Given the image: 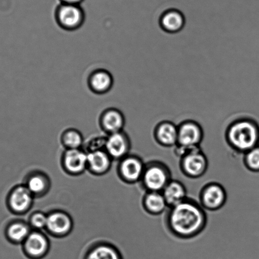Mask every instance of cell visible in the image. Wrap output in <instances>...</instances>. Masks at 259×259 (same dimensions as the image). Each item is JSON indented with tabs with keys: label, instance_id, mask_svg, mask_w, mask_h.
I'll list each match as a JSON object with an SVG mask.
<instances>
[{
	"label": "cell",
	"instance_id": "cell-23",
	"mask_svg": "<svg viewBox=\"0 0 259 259\" xmlns=\"http://www.w3.org/2000/svg\"><path fill=\"white\" fill-rule=\"evenodd\" d=\"M168 207H173L187 199V190L180 181L172 180L162 192Z\"/></svg>",
	"mask_w": 259,
	"mask_h": 259
},
{
	"label": "cell",
	"instance_id": "cell-13",
	"mask_svg": "<svg viewBox=\"0 0 259 259\" xmlns=\"http://www.w3.org/2000/svg\"><path fill=\"white\" fill-rule=\"evenodd\" d=\"M132 142L124 131L107 135L105 138L104 150L113 160L119 161L130 154Z\"/></svg>",
	"mask_w": 259,
	"mask_h": 259
},
{
	"label": "cell",
	"instance_id": "cell-8",
	"mask_svg": "<svg viewBox=\"0 0 259 259\" xmlns=\"http://www.w3.org/2000/svg\"><path fill=\"white\" fill-rule=\"evenodd\" d=\"M21 246L27 258L44 259L50 252L51 242L44 231L32 230Z\"/></svg>",
	"mask_w": 259,
	"mask_h": 259
},
{
	"label": "cell",
	"instance_id": "cell-4",
	"mask_svg": "<svg viewBox=\"0 0 259 259\" xmlns=\"http://www.w3.org/2000/svg\"><path fill=\"white\" fill-rule=\"evenodd\" d=\"M182 174L190 179H198L207 172L208 160L200 147L190 148L180 158Z\"/></svg>",
	"mask_w": 259,
	"mask_h": 259
},
{
	"label": "cell",
	"instance_id": "cell-3",
	"mask_svg": "<svg viewBox=\"0 0 259 259\" xmlns=\"http://www.w3.org/2000/svg\"><path fill=\"white\" fill-rule=\"evenodd\" d=\"M172 180L170 168L165 163L152 160L146 163L140 183L146 192H162Z\"/></svg>",
	"mask_w": 259,
	"mask_h": 259
},
{
	"label": "cell",
	"instance_id": "cell-18",
	"mask_svg": "<svg viewBox=\"0 0 259 259\" xmlns=\"http://www.w3.org/2000/svg\"><path fill=\"white\" fill-rule=\"evenodd\" d=\"M82 259H123V256L114 244L100 241L89 246Z\"/></svg>",
	"mask_w": 259,
	"mask_h": 259
},
{
	"label": "cell",
	"instance_id": "cell-14",
	"mask_svg": "<svg viewBox=\"0 0 259 259\" xmlns=\"http://www.w3.org/2000/svg\"><path fill=\"white\" fill-rule=\"evenodd\" d=\"M23 184L36 198H41L50 192L52 181L44 171L33 170L27 173L24 177Z\"/></svg>",
	"mask_w": 259,
	"mask_h": 259
},
{
	"label": "cell",
	"instance_id": "cell-21",
	"mask_svg": "<svg viewBox=\"0 0 259 259\" xmlns=\"http://www.w3.org/2000/svg\"><path fill=\"white\" fill-rule=\"evenodd\" d=\"M158 22L163 31L175 34L182 31L184 28L186 19L182 12L178 9H170L163 12Z\"/></svg>",
	"mask_w": 259,
	"mask_h": 259
},
{
	"label": "cell",
	"instance_id": "cell-20",
	"mask_svg": "<svg viewBox=\"0 0 259 259\" xmlns=\"http://www.w3.org/2000/svg\"><path fill=\"white\" fill-rule=\"evenodd\" d=\"M114 85V78L107 70H95L88 78V85L93 93L97 95L107 94Z\"/></svg>",
	"mask_w": 259,
	"mask_h": 259
},
{
	"label": "cell",
	"instance_id": "cell-25",
	"mask_svg": "<svg viewBox=\"0 0 259 259\" xmlns=\"http://www.w3.org/2000/svg\"><path fill=\"white\" fill-rule=\"evenodd\" d=\"M243 162L249 172H259V145L243 154Z\"/></svg>",
	"mask_w": 259,
	"mask_h": 259
},
{
	"label": "cell",
	"instance_id": "cell-24",
	"mask_svg": "<svg viewBox=\"0 0 259 259\" xmlns=\"http://www.w3.org/2000/svg\"><path fill=\"white\" fill-rule=\"evenodd\" d=\"M60 143L65 150L80 149L84 143V137L79 130L69 128L62 133Z\"/></svg>",
	"mask_w": 259,
	"mask_h": 259
},
{
	"label": "cell",
	"instance_id": "cell-15",
	"mask_svg": "<svg viewBox=\"0 0 259 259\" xmlns=\"http://www.w3.org/2000/svg\"><path fill=\"white\" fill-rule=\"evenodd\" d=\"M87 154V171L90 174L102 177L111 169L114 160L104 149L91 151Z\"/></svg>",
	"mask_w": 259,
	"mask_h": 259
},
{
	"label": "cell",
	"instance_id": "cell-9",
	"mask_svg": "<svg viewBox=\"0 0 259 259\" xmlns=\"http://www.w3.org/2000/svg\"><path fill=\"white\" fill-rule=\"evenodd\" d=\"M47 223L45 231L52 237H67L74 229L72 216L65 210L55 209L47 213Z\"/></svg>",
	"mask_w": 259,
	"mask_h": 259
},
{
	"label": "cell",
	"instance_id": "cell-10",
	"mask_svg": "<svg viewBox=\"0 0 259 259\" xmlns=\"http://www.w3.org/2000/svg\"><path fill=\"white\" fill-rule=\"evenodd\" d=\"M227 200V193L220 183L210 182L201 189L200 204L205 210L217 211L224 207Z\"/></svg>",
	"mask_w": 259,
	"mask_h": 259
},
{
	"label": "cell",
	"instance_id": "cell-12",
	"mask_svg": "<svg viewBox=\"0 0 259 259\" xmlns=\"http://www.w3.org/2000/svg\"><path fill=\"white\" fill-rule=\"evenodd\" d=\"M87 152L80 149L65 150L60 158L62 170L71 177H79L87 171Z\"/></svg>",
	"mask_w": 259,
	"mask_h": 259
},
{
	"label": "cell",
	"instance_id": "cell-16",
	"mask_svg": "<svg viewBox=\"0 0 259 259\" xmlns=\"http://www.w3.org/2000/svg\"><path fill=\"white\" fill-rule=\"evenodd\" d=\"M125 124L124 115L116 108H108L102 112L99 117L100 128L107 135L122 132Z\"/></svg>",
	"mask_w": 259,
	"mask_h": 259
},
{
	"label": "cell",
	"instance_id": "cell-6",
	"mask_svg": "<svg viewBox=\"0 0 259 259\" xmlns=\"http://www.w3.org/2000/svg\"><path fill=\"white\" fill-rule=\"evenodd\" d=\"M35 198L23 183L17 185L9 191L6 198V205L12 214L26 215L33 207Z\"/></svg>",
	"mask_w": 259,
	"mask_h": 259
},
{
	"label": "cell",
	"instance_id": "cell-1",
	"mask_svg": "<svg viewBox=\"0 0 259 259\" xmlns=\"http://www.w3.org/2000/svg\"><path fill=\"white\" fill-rule=\"evenodd\" d=\"M165 225L171 235L189 240L200 235L207 224L205 210L197 201L188 197L178 204L168 208Z\"/></svg>",
	"mask_w": 259,
	"mask_h": 259
},
{
	"label": "cell",
	"instance_id": "cell-7",
	"mask_svg": "<svg viewBox=\"0 0 259 259\" xmlns=\"http://www.w3.org/2000/svg\"><path fill=\"white\" fill-rule=\"evenodd\" d=\"M146 163L137 155L129 154L119 160L117 174L123 183L134 185L140 183Z\"/></svg>",
	"mask_w": 259,
	"mask_h": 259
},
{
	"label": "cell",
	"instance_id": "cell-27",
	"mask_svg": "<svg viewBox=\"0 0 259 259\" xmlns=\"http://www.w3.org/2000/svg\"><path fill=\"white\" fill-rule=\"evenodd\" d=\"M60 4L74 5V6H80L84 0H59Z\"/></svg>",
	"mask_w": 259,
	"mask_h": 259
},
{
	"label": "cell",
	"instance_id": "cell-19",
	"mask_svg": "<svg viewBox=\"0 0 259 259\" xmlns=\"http://www.w3.org/2000/svg\"><path fill=\"white\" fill-rule=\"evenodd\" d=\"M27 221L23 220H12L5 228L4 235L9 243L15 245H21L32 231Z\"/></svg>",
	"mask_w": 259,
	"mask_h": 259
},
{
	"label": "cell",
	"instance_id": "cell-22",
	"mask_svg": "<svg viewBox=\"0 0 259 259\" xmlns=\"http://www.w3.org/2000/svg\"><path fill=\"white\" fill-rule=\"evenodd\" d=\"M143 209L148 214L159 215L168 207L162 192H146L142 198Z\"/></svg>",
	"mask_w": 259,
	"mask_h": 259
},
{
	"label": "cell",
	"instance_id": "cell-17",
	"mask_svg": "<svg viewBox=\"0 0 259 259\" xmlns=\"http://www.w3.org/2000/svg\"><path fill=\"white\" fill-rule=\"evenodd\" d=\"M153 137L161 147H175L178 144V125L169 120L158 122L153 130Z\"/></svg>",
	"mask_w": 259,
	"mask_h": 259
},
{
	"label": "cell",
	"instance_id": "cell-11",
	"mask_svg": "<svg viewBox=\"0 0 259 259\" xmlns=\"http://www.w3.org/2000/svg\"><path fill=\"white\" fill-rule=\"evenodd\" d=\"M204 132L199 123L195 120H184L178 125V146L186 148L200 147Z\"/></svg>",
	"mask_w": 259,
	"mask_h": 259
},
{
	"label": "cell",
	"instance_id": "cell-5",
	"mask_svg": "<svg viewBox=\"0 0 259 259\" xmlns=\"http://www.w3.org/2000/svg\"><path fill=\"white\" fill-rule=\"evenodd\" d=\"M85 18V12L80 6L60 4L55 9V21L65 31L79 29L84 24Z\"/></svg>",
	"mask_w": 259,
	"mask_h": 259
},
{
	"label": "cell",
	"instance_id": "cell-26",
	"mask_svg": "<svg viewBox=\"0 0 259 259\" xmlns=\"http://www.w3.org/2000/svg\"><path fill=\"white\" fill-rule=\"evenodd\" d=\"M47 213L42 211H34L29 216L28 223L32 230L42 231L46 228Z\"/></svg>",
	"mask_w": 259,
	"mask_h": 259
},
{
	"label": "cell",
	"instance_id": "cell-2",
	"mask_svg": "<svg viewBox=\"0 0 259 259\" xmlns=\"http://www.w3.org/2000/svg\"><path fill=\"white\" fill-rule=\"evenodd\" d=\"M225 139L231 149L245 154L259 145V124L248 117L234 120L226 128Z\"/></svg>",
	"mask_w": 259,
	"mask_h": 259
}]
</instances>
